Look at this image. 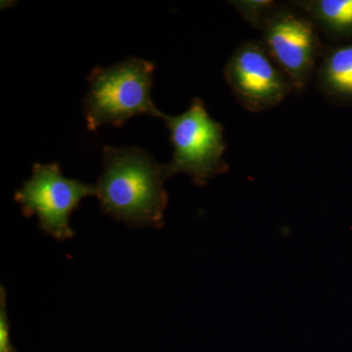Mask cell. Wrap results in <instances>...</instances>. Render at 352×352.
I'll use <instances>...</instances> for the list:
<instances>
[{"label":"cell","mask_w":352,"mask_h":352,"mask_svg":"<svg viewBox=\"0 0 352 352\" xmlns=\"http://www.w3.org/2000/svg\"><path fill=\"white\" fill-rule=\"evenodd\" d=\"M230 3L254 29H261L268 16L277 8L276 2L271 0H237Z\"/></svg>","instance_id":"obj_9"},{"label":"cell","mask_w":352,"mask_h":352,"mask_svg":"<svg viewBox=\"0 0 352 352\" xmlns=\"http://www.w3.org/2000/svg\"><path fill=\"white\" fill-rule=\"evenodd\" d=\"M161 119L170 132L173 146L170 163L162 164L166 180L185 173L198 186H205L215 176L229 170L224 160L227 144L223 126L210 117L200 98L195 97L184 113H163Z\"/></svg>","instance_id":"obj_3"},{"label":"cell","mask_w":352,"mask_h":352,"mask_svg":"<svg viewBox=\"0 0 352 352\" xmlns=\"http://www.w3.org/2000/svg\"><path fill=\"white\" fill-rule=\"evenodd\" d=\"M295 3L331 36H352V0H307Z\"/></svg>","instance_id":"obj_8"},{"label":"cell","mask_w":352,"mask_h":352,"mask_svg":"<svg viewBox=\"0 0 352 352\" xmlns=\"http://www.w3.org/2000/svg\"><path fill=\"white\" fill-rule=\"evenodd\" d=\"M96 194V185L65 177L56 163L34 164L31 177L16 191L14 200L25 217H38L44 233L65 241L75 235L69 226L74 210L83 199Z\"/></svg>","instance_id":"obj_4"},{"label":"cell","mask_w":352,"mask_h":352,"mask_svg":"<svg viewBox=\"0 0 352 352\" xmlns=\"http://www.w3.org/2000/svg\"><path fill=\"white\" fill-rule=\"evenodd\" d=\"M261 30L268 54L287 76L293 90L302 92L323 52L316 25L302 13L276 8Z\"/></svg>","instance_id":"obj_5"},{"label":"cell","mask_w":352,"mask_h":352,"mask_svg":"<svg viewBox=\"0 0 352 352\" xmlns=\"http://www.w3.org/2000/svg\"><path fill=\"white\" fill-rule=\"evenodd\" d=\"M224 76L235 98L252 113L276 107L293 90L263 44L256 41L242 44L234 51Z\"/></svg>","instance_id":"obj_6"},{"label":"cell","mask_w":352,"mask_h":352,"mask_svg":"<svg viewBox=\"0 0 352 352\" xmlns=\"http://www.w3.org/2000/svg\"><path fill=\"white\" fill-rule=\"evenodd\" d=\"M0 352H14L10 342V326L6 309V291L1 288L0 295Z\"/></svg>","instance_id":"obj_10"},{"label":"cell","mask_w":352,"mask_h":352,"mask_svg":"<svg viewBox=\"0 0 352 352\" xmlns=\"http://www.w3.org/2000/svg\"><path fill=\"white\" fill-rule=\"evenodd\" d=\"M155 68L151 61L131 57L92 69L82 101L88 131L105 124L120 127L138 116L161 119L164 113L157 110L151 96Z\"/></svg>","instance_id":"obj_2"},{"label":"cell","mask_w":352,"mask_h":352,"mask_svg":"<svg viewBox=\"0 0 352 352\" xmlns=\"http://www.w3.org/2000/svg\"><path fill=\"white\" fill-rule=\"evenodd\" d=\"M318 83L328 98L352 102V43L336 46L326 53L319 68Z\"/></svg>","instance_id":"obj_7"},{"label":"cell","mask_w":352,"mask_h":352,"mask_svg":"<svg viewBox=\"0 0 352 352\" xmlns=\"http://www.w3.org/2000/svg\"><path fill=\"white\" fill-rule=\"evenodd\" d=\"M162 164L142 148H103L96 188L104 214L131 227L164 226L168 194Z\"/></svg>","instance_id":"obj_1"}]
</instances>
